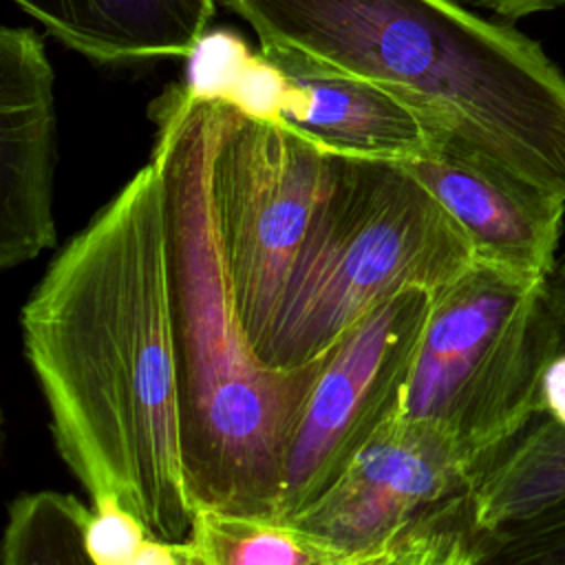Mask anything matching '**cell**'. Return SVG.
Returning <instances> with one entry per match:
<instances>
[{
	"mask_svg": "<svg viewBox=\"0 0 565 565\" xmlns=\"http://www.w3.org/2000/svg\"><path fill=\"white\" fill-rule=\"evenodd\" d=\"M57 455L163 541L192 527L170 243L152 161L51 260L20 313Z\"/></svg>",
	"mask_w": 565,
	"mask_h": 565,
	"instance_id": "1",
	"label": "cell"
},
{
	"mask_svg": "<svg viewBox=\"0 0 565 565\" xmlns=\"http://www.w3.org/2000/svg\"><path fill=\"white\" fill-rule=\"evenodd\" d=\"M260 51L371 82L430 132L565 201V75L455 0H225Z\"/></svg>",
	"mask_w": 565,
	"mask_h": 565,
	"instance_id": "2",
	"label": "cell"
},
{
	"mask_svg": "<svg viewBox=\"0 0 565 565\" xmlns=\"http://www.w3.org/2000/svg\"><path fill=\"white\" fill-rule=\"evenodd\" d=\"M225 106L188 84L168 86L150 106V161L170 243L183 450L194 508L276 514L287 446L335 347L302 366H274L247 335L210 201V159Z\"/></svg>",
	"mask_w": 565,
	"mask_h": 565,
	"instance_id": "3",
	"label": "cell"
},
{
	"mask_svg": "<svg viewBox=\"0 0 565 565\" xmlns=\"http://www.w3.org/2000/svg\"><path fill=\"white\" fill-rule=\"evenodd\" d=\"M475 249L402 163L329 152L320 203L260 347L274 366L327 355L364 316L406 289H444Z\"/></svg>",
	"mask_w": 565,
	"mask_h": 565,
	"instance_id": "4",
	"label": "cell"
},
{
	"mask_svg": "<svg viewBox=\"0 0 565 565\" xmlns=\"http://www.w3.org/2000/svg\"><path fill=\"white\" fill-rule=\"evenodd\" d=\"M554 355L547 282L477 263L433 294L399 411L441 426L488 463L541 415Z\"/></svg>",
	"mask_w": 565,
	"mask_h": 565,
	"instance_id": "5",
	"label": "cell"
},
{
	"mask_svg": "<svg viewBox=\"0 0 565 565\" xmlns=\"http://www.w3.org/2000/svg\"><path fill=\"white\" fill-rule=\"evenodd\" d=\"M327 161L329 150L287 121L227 102L210 159V201L234 300L258 355L320 203Z\"/></svg>",
	"mask_w": 565,
	"mask_h": 565,
	"instance_id": "6",
	"label": "cell"
},
{
	"mask_svg": "<svg viewBox=\"0 0 565 565\" xmlns=\"http://www.w3.org/2000/svg\"><path fill=\"white\" fill-rule=\"evenodd\" d=\"M430 302V291L406 289L335 344L287 446L276 516L313 503L399 408Z\"/></svg>",
	"mask_w": 565,
	"mask_h": 565,
	"instance_id": "7",
	"label": "cell"
},
{
	"mask_svg": "<svg viewBox=\"0 0 565 565\" xmlns=\"http://www.w3.org/2000/svg\"><path fill=\"white\" fill-rule=\"evenodd\" d=\"M483 466V459L441 426L397 408L347 470L313 503L287 519L344 554L377 550L466 501Z\"/></svg>",
	"mask_w": 565,
	"mask_h": 565,
	"instance_id": "8",
	"label": "cell"
},
{
	"mask_svg": "<svg viewBox=\"0 0 565 565\" xmlns=\"http://www.w3.org/2000/svg\"><path fill=\"white\" fill-rule=\"evenodd\" d=\"M55 73L29 26L0 31V267L55 247Z\"/></svg>",
	"mask_w": 565,
	"mask_h": 565,
	"instance_id": "9",
	"label": "cell"
},
{
	"mask_svg": "<svg viewBox=\"0 0 565 565\" xmlns=\"http://www.w3.org/2000/svg\"><path fill=\"white\" fill-rule=\"evenodd\" d=\"M404 166L457 221L477 263L547 282L558 258L563 199L439 137Z\"/></svg>",
	"mask_w": 565,
	"mask_h": 565,
	"instance_id": "10",
	"label": "cell"
},
{
	"mask_svg": "<svg viewBox=\"0 0 565 565\" xmlns=\"http://www.w3.org/2000/svg\"><path fill=\"white\" fill-rule=\"evenodd\" d=\"M285 77L280 119L329 152L408 163L435 135L388 90L289 51H258Z\"/></svg>",
	"mask_w": 565,
	"mask_h": 565,
	"instance_id": "11",
	"label": "cell"
},
{
	"mask_svg": "<svg viewBox=\"0 0 565 565\" xmlns=\"http://www.w3.org/2000/svg\"><path fill=\"white\" fill-rule=\"evenodd\" d=\"M66 49L97 64L192 57L216 0H11Z\"/></svg>",
	"mask_w": 565,
	"mask_h": 565,
	"instance_id": "12",
	"label": "cell"
},
{
	"mask_svg": "<svg viewBox=\"0 0 565 565\" xmlns=\"http://www.w3.org/2000/svg\"><path fill=\"white\" fill-rule=\"evenodd\" d=\"M565 499V424L536 415L479 472L468 510L481 536Z\"/></svg>",
	"mask_w": 565,
	"mask_h": 565,
	"instance_id": "13",
	"label": "cell"
},
{
	"mask_svg": "<svg viewBox=\"0 0 565 565\" xmlns=\"http://www.w3.org/2000/svg\"><path fill=\"white\" fill-rule=\"evenodd\" d=\"M183 545L190 565H335L351 556L291 519L212 505L194 508Z\"/></svg>",
	"mask_w": 565,
	"mask_h": 565,
	"instance_id": "14",
	"label": "cell"
},
{
	"mask_svg": "<svg viewBox=\"0 0 565 565\" xmlns=\"http://www.w3.org/2000/svg\"><path fill=\"white\" fill-rule=\"evenodd\" d=\"M90 505L53 490L26 492L9 505L2 565H95L84 547Z\"/></svg>",
	"mask_w": 565,
	"mask_h": 565,
	"instance_id": "15",
	"label": "cell"
},
{
	"mask_svg": "<svg viewBox=\"0 0 565 565\" xmlns=\"http://www.w3.org/2000/svg\"><path fill=\"white\" fill-rule=\"evenodd\" d=\"M486 552L488 541L475 530L466 499L422 521L397 541L351 554L335 565H483Z\"/></svg>",
	"mask_w": 565,
	"mask_h": 565,
	"instance_id": "16",
	"label": "cell"
},
{
	"mask_svg": "<svg viewBox=\"0 0 565 565\" xmlns=\"http://www.w3.org/2000/svg\"><path fill=\"white\" fill-rule=\"evenodd\" d=\"M486 541L497 565H565V499Z\"/></svg>",
	"mask_w": 565,
	"mask_h": 565,
	"instance_id": "17",
	"label": "cell"
},
{
	"mask_svg": "<svg viewBox=\"0 0 565 565\" xmlns=\"http://www.w3.org/2000/svg\"><path fill=\"white\" fill-rule=\"evenodd\" d=\"M148 536L146 525L117 497L90 501L84 547L95 565H130Z\"/></svg>",
	"mask_w": 565,
	"mask_h": 565,
	"instance_id": "18",
	"label": "cell"
},
{
	"mask_svg": "<svg viewBox=\"0 0 565 565\" xmlns=\"http://www.w3.org/2000/svg\"><path fill=\"white\" fill-rule=\"evenodd\" d=\"M541 415L565 424V351L556 353L552 362L545 366L539 393Z\"/></svg>",
	"mask_w": 565,
	"mask_h": 565,
	"instance_id": "19",
	"label": "cell"
},
{
	"mask_svg": "<svg viewBox=\"0 0 565 565\" xmlns=\"http://www.w3.org/2000/svg\"><path fill=\"white\" fill-rule=\"evenodd\" d=\"M455 2L475 11H488L503 20H519L532 13H543V11L563 7L561 0H455Z\"/></svg>",
	"mask_w": 565,
	"mask_h": 565,
	"instance_id": "20",
	"label": "cell"
},
{
	"mask_svg": "<svg viewBox=\"0 0 565 565\" xmlns=\"http://www.w3.org/2000/svg\"><path fill=\"white\" fill-rule=\"evenodd\" d=\"M550 316L556 335V353L565 351V247L558 252L552 276L547 278Z\"/></svg>",
	"mask_w": 565,
	"mask_h": 565,
	"instance_id": "21",
	"label": "cell"
},
{
	"mask_svg": "<svg viewBox=\"0 0 565 565\" xmlns=\"http://www.w3.org/2000/svg\"><path fill=\"white\" fill-rule=\"evenodd\" d=\"M130 565H190L183 541H163L148 536Z\"/></svg>",
	"mask_w": 565,
	"mask_h": 565,
	"instance_id": "22",
	"label": "cell"
},
{
	"mask_svg": "<svg viewBox=\"0 0 565 565\" xmlns=\"http://www.w3.org/2000/svg\"><path fill=\"white\" fill-rule=\"evenodd\" d=\"M561 4H565V0H561Z\"/></svg>",
	"mask_w": 565,
	"mask_h": 565,
	"instance_id": "23",
	"label": "cell"
}]
</instances>
